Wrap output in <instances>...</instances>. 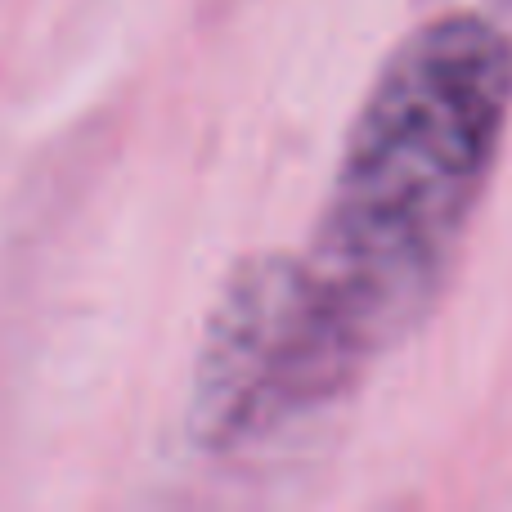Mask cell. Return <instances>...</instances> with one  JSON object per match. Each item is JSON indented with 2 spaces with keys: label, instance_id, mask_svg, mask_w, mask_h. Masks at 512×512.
Listing matches in <instances>:
<instances>
[{
  "label": "cell",
  "instance_id": "obj_1",
  "mask_svg": "<svg viewBox=\"0 0 512 512\" xmlns=\"http://www.w3.org/2000/svg\"><path fill=\"white\" fill-rule=\"evenodd\" d=\"M512 117V41L486 14L427 18L369 86L324 216L288 256L292 319L319 405L396 346L450 274Z\"/></svg>",
  "mask_w": 512,
  "mask_h": 512
}]
</instances>
